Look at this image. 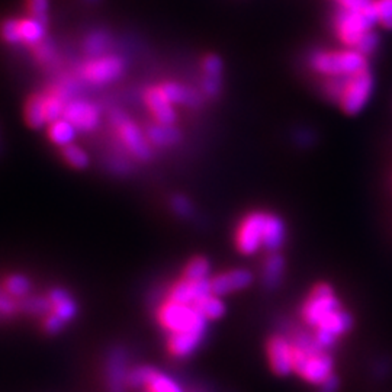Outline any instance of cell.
Wrapping results in <instances>:
<instances>
[{
    "label": "cell",
    "instance_id": "obj_27",
    "mask_svg": "<svg viewBox=\"0 0 392 392\" xmlns=\"http://www.w3.org/2000/svg\"><path fill=\"white\" fill-rule=\"evenodd\" d=\"M19 311L30 315H42L47 317L51 314L53 307L49 296H25L19 299Z\"/></svg>",
    "mask_w": 392,
    "mask_h": 392
},
{
    "label": "cell",
    "instance_id": "obj_11",
    "mask_svg": "<svg viewBox=\"0 0 392 392\" xmlns=\"http://www.w3.org/2000/svg\"><path fill=\"white\" fill-rule=\"evenodd\" d=\"M124 61L117 56H102L89 60L82 67V77L90 84H108L124 73Z\"/></svg>",
    "mask_w": 392,
    "mask_h": 392
},
{
    "label": "cell",
    "instance_id": "obj_25",
    "mask_svg": "<svg viewBox=\"0 0 392 392\" xmlns=\"http://www.w3.org/2000/svg\"><path fill=\"white\" fill-rule=\"evenodd\" d=\"M109 45H110V35L103 30H96L86 37L83 49L90 58H98L105 56Z\"/></svg>",
    "mask_w": 392,
    "mask_h": 392
},
{
    "label": "cell",
    "instance_id": "obj_2",
    "mask_svg": "<svg viewBox=\"0 0 392 392\" xmlns=\"http://www.w3.org/2000/svg\"><path fill=\"white\" fill-rule=\"evenodd\" d=\"M293 350V374L310 385L320 386L334 375V358L317 343L311 330L291 329L288 334Z\"/></svg>",
    "mask_w": 392,
    "mask_h": 392
},
{
    "label": "cell",
    "instance_id": "obj_23",
    "mask_svg": "<svg viewBox=\"0 0 392 392\" xmlns=\"http://www.w3.org/2000/svg\"><path fill=\"white\" fill-rule=\"evenodd\" d=\"M25 121L31 128H42L49 125L45 95H35L28 99L25 105Z\"/></svg>",
    "mask_w": 392,
    "mask_h": 392
},
{
    "label": "cell",
    "instance_id": "obj_22",
    "mask_svg": "<svg viewBox=\"0 0 392 392\" xmlns=\"http://www.w3.org/2000/svg\"><path fill=\"white\" fill-rule=\"evenodd\" d=\"M18 32H19V42H24L35 47L37 44L44 41L45 24L32 16L25 19H18Z\"/></svg>",
    "mask_w": 392,
    "mask_h": 392
},
{
    "label": "cell",
    "instance_id": "obj_20",
    "mask_svg": "<svg viewBox=\"0 0 392 392\" xmlns=\"http://www.w3.org/2000/svg\"><path fill=\"white\" fill-rule=\"evenodd\" d=\"M163 90L165 96L173 103V105H183V106H191L196 108L202 103V96L198 90L183 86L180 83L167 82L160 86Z\"/></svg>",
    "mask_w": 392,
    "mask_h": 392
},
{
    "label": "cell",
    "instance_id": "obj_38",
    "mask_svg": "<svg viewBox=\"0 0 392 392\" xmlns=\"http://www.w3.org/2000/svg\"><path fill=\"white\" fill-rule=\"evenodd\" d=\"M222 89V77H202V91L210 98H215L220 95Z\"/></svg>",
    "mask_w": 392,
    "mask_h": 392
},
{
    "label": "cell",
    "instance_id": "obj_17",
    "mask_svg": "<svg viewBox=\"0 0 392 392\" xmlns=\"http://www.w3.org/2000/svg\"><path fill=\"white\" fill-rule=\"evenodd\" d=\"M285 276V259L279 251L267 253V256L263 259L262 263V285L267 291H276L284 281Z\"/></svg>",
    "mask_w": 392,
    "mask_h": 392
},
{
    "label": "cell",
    "instance_id": "obj_21",
    "mask_svg": "<svg viewBox=\"0 0 392 392\" xmlns=\"http://www.w3.org/2000/svg\"><path fill=\"white\" fill-rule=\"evenodd\" d=\"M147 140L156 147H172L182 140V134L175 125L166 124H151L146 129Z\"/></svg>",
    "mask_w": 392,
    "mask_h": 392
},
{
    "label": "cell",
    "instance_id": "obj_28",
    "mask_svg": "<svg viewBox=\"0 0 392 392\" xmlns=\"http://www.w3.org/2000/svg\"><path fill=\"white\" fill-rule=\"evenodd\" d=\"M211 263L205 258H194L189 260L183 270V278L191 281H201V279H210L211 278Z\"/></svg>",
    "mask_w": 392,
    "mask_h": 392
},
{
    "label": "cell",
    "instance_id": "obj_40",
    "mask_svg": "<svg viewBox=\"0 0 392 392\" xmlns=\"http://www.w3.org/2000/svg\"><path fill=\"white\" fill-rule=\"evenodd\" d=\"M65 327V322L58 318L56 314H49L47 317H44V330L49 334H58L61 330Z\"/></svg>",
    "mask_w": 392,
    "mask_h": 392
},
{
    "label": "cell",
    "instance_id": "obj_43",
    "mask_svg": "<svg viewBox=\"0 0 392 392\" xmlns=\"http://www.w3.org/2000/svg\"><path fill=\"white\" fill-rule=\"evenodd\" d=\"M87 2H98V0H87Z\"/></svg>",
    "mask_w": 392,
    "mask_h": 392
},
{
    "label": "cell",
    "instance_id": "obj_5",
    "mask_svg": "<svg viewBox=\"0 0 392 392\" xmlns=\"http://www.w3.org/2000/svg\"><path fill=\"white\" fill-rule=\"evenodd\" d=\"M341 307V299L337 296L334 288L327 282H318L299 307V317L310 330H314Z\"/></svg>",
    "mask_w": 392,
    "mask_h": 392
},
{
    "label": "cell",
    "instance_id": "obj_33",
    "mask_svg": "<svg viewBox=\"0 0 392 392\" xmlns=\"http://www.w3.org/2000/svg\"><path fill=\"white\" fill-rule=\"evenodd\" d=\"M378 24L385 30H392V0H375Z\"/></svg>",
    "mask_w": 392,
    "mask_h": 392
},
{
    "label": "cell",
    "instance_id": "obj_42",
    "mask_svg": "<svg viewBox=\"0 0 392 392\" xmlns=\"http://www.w3.org/2000/svg\"><path fill=\"white\" fill-rule=\"evenodd\" d=\"M339 389H340V379L336 374L331 375L324 384H321L318 386V392H339Z\"/></svg>",
    "mask_w": 392,
    "mask_h": 392
},
{
    "label": "cell",
    "instance_id": "obj_31",
    "mask_svg": "<svg viewBox=\"0 0 392 392\" xmlns=\"http://www.w3.org/2000/svg\"><path fill=\"white\" fill-rule=\"evenodd\" d=\"M202 72L203 76L208 77H222L224 61L217 54H208L202 60Z\"/></svg>",
    "mask_w": 392,
    "mask_h": 392
},
{
    "label": "cell",
    "instance_id": "obj_37",
    "mask_svg": "<svg viewBox=\"0 0 392 392\" xmlns=\"http://www.w3.org/2000/svg\"><path fill=\"white\" fill-rule=\"evenodd\" d=\"M333 2H336L339 8L353 12H363L375 5V0H333Z\"/></svg>",
    "mask_w": 392,
    "mask_h": 392
},
{
    "label": "cell",
    "instance_id": "obj_35",
    "mask_svg": "<svg viewBox=\"0 0 392 392\" xmlns=\"http://www.w3.org/2000/svg\"><path fill=\"white\" fill-rule=\"evenodd\" d=\"M27 6L32 18L44 22V24H47L49 8H50L49 0H27Z\"/></svg>",
    "mask_w": 392,
    "mask_h": 392
},
{
    "label": "cell",
    "instance_id": "obj_34",
    "mask_svg": "<svg viewBox=\"0 0 392 392\" xmlns=\"http://www.w3.org/2000/svg\"><path fill=\"white\" fill-rule=\"evenodd\" d=\"M170 208L173 213L182 218H189L194 214V205L189 198L183 195H175L170 199Z\"/></svg>",
    "mask_w": 392,
    "mask_h": 392
},
{
    "label": "cell",
    "instance_id": "obj_16",
    "mask_svg": "<svg viewBox=\"0 0 392 392\" xmlns=\"http://www.w3.org/2000/svg\"><path fill=\"white\" fill-rule=\"evenodd\" d=\"M144 101L147 108L150 109L154 121L158 124L175 125L177 115L175 110V105L165 96L161 87H150L146 90Z\"/></svg>",
    "mask_w": 392,
    "mask_h": 392
},
{
    "label": "cell",
    "instance_id": "obj_39",
    "mask_svg": "<svg viewBox=\"0 0 392 392\" xmlns=\"http://www.w3.org/2000/svg\"><path fill=\"white\" fill-rule=\"evenodd\" d=\"M2 37L9 44H19V32H18V19H6L2 28H0Z\"/></svg>",
    "mask_w": 392,
    "mask_h": 392
},
{
    "label": "cell",
    "instance_id": "obj_15",
    "mask_svg": "<svg viewBox=\"0 0 392 392\" xmlns=\"http://www.w3.org/2000/svg\"><path fill=\"white\" fill-rule=\"evenodd\" d=\"M210 279L191 281L186 278H182L169 289L167 299H172V301H176L180 304L195 305L201 298L213 293Z\"/></svg>",
    "mask_w": 392,
    "mask_h": 392
},
{
    "label": "cell",
    "instance_id": "obj_14",
    "mask_svg": "<svg viewBox=\"0 0 392 392\" xmlns=\"http://www.w3.org/2000/svg\"><path fill=\"white\" fill-rule=\"evenodd\" d=\"M63 118H65L77 131L89 132L94 131L99 124V110L94 103L75 99L65 103Z\"/></svg>",
    "mask_w": 392,
    "mask_h": 392
},
{
    "label": "cell",
    "instance_id": "obj_8",
    "mask_svg": "<svg viewBox=\"0 0 392 392\" xmlns=\"http://www.w3.org/2000/svg\"><path fill=\"white\" fill-rule=\"evenodd\" d=\"M374 87L375 79L369 68L350 76L339 102L341 110L346 115H350V117L360 113L367 105V102L371 101Z\"/></svg>",
    "mask_w": 392,
    "mask_h": 392
},
{
    "label": "cell",
    "instance_id": "obj_30",
    "mask_svg": "<svg viewBox=\"0 0 392 392\" xmlns=\"http://www.w3.org/2000/svg\"><path fill=\"white\" fill-rule=\"evenodd\" d=\"M61 156L75 169H86L89 166V156L79 146L70 144L61 148Z\"/></svg>",
    "mask_w": 392,
    "mask_h": 392
},
{
    "label": "cell",
    "instance_id": "obj_26",
    "mask_svg": "<svg viewBox=\"0 0 392 392\" xmlns=\"http://www.w3.org/2000/svg\"><path fill=\"white\" fill-rule=\"evenodd\" d=\"M195 307L208 321L220 320L221 317H224V314L227 311L222 298L218 295H214V293H210V295L201 298L199 301L195 304Z\"/></svg>",
    "mask_w": 392,
    "mask_h": 392
},
{
    "label": "cell",
    "instance_id": "obj_7",
    "mask_svg": "<svg viewBox=\"0 0 392 392\" xmlns=\"http://www.w3.org/2000/svg\"><path fill=\"white\" fill-rule=\"evenodd\" d=\"M109 120L118 131L120 141L127 148V151L131 153V156L141 161L151 158V144L147 140L146 132H143L140 127L128 120L125 113L117 109L110 112Z\"/></svg>",
    "mask_w": 392,
    "mask_h": 392
},
{
    "label": "cell",
    "instance_id": "obj_3",
    "mask_svg": "<svg viewBox=\"0 0 392 392\" xmlns=\"http://www.w3.org/2000/svg\"><path fill=\"white\" fill-rule=\"evenodd\" d=\"M310 65L314 72L324 77L352 76L366 70L367 57L356 49L320 50L310 57Z\"/></svg>",
    "mask_w": 392,
    "mask_h": 392
},
{
    "label": "cell",
    "instance_id": "obj_24",
    "mask_svg": "<svg viewBox=\"0 0 392 392\" xmlns=\"http://www.w3.org/2000/svg\"><path fill=\"white\" fill-rule=\"evenodd\" d=\"M49 137L51 143H54L58 147H67L73 144L77 129L68 122L65 118H60L51 124H49Z\"/></svg>",
    "mask_w": 392,
    "mask_h": 392
},
{
    "label": "cell",
    "instance_id": "obj_10",
    "mask_svg": "<svg viewBox=\"0 0 392 392\" xmlns=\"http://www.w3.org/2000/svg\"><path fill=\"white\" fill-rule=\"evenodd\" d=\"M266 359L274 375L285 378L293 374V350L286 334L276 333L267 339Z\"/></svg>",
    "mask_w": 392,
    "mask_h": 392
},
{
    "label": "cell",
    "instance_id": "obj_12",
    "mask_svg": "<svg viewBox=\"0 0 392 392\" xmlns=\"http://www.w3.org/2000/svg\"><path fill=\"white\" fill-rule=\"evenodd\" d=\"M211 291L214 295L225 296L234 292H240L251 286L255 282V274L247 269H229L227 272H221L210 279Z\"/></svg>",
    "mask_w": 392,
    "mask_h": 392
},
{
    "label": "cell",
    "instance_id": "obj_32",
    "mask_svg": "<svg viewBox=\"0 0 392 392\" xmlns=\"http://www.w3.org/2000/svg\"><path fill=\"white\" fill-rule=\"evenodd\" d=\"M378 47H379V35L375 32V30H372V31L366 32V34L359 39V42L356 44V47H355V49H356L359 53H362L363 56L369 57V56H372V54L377 51Z\"/></svg>",
    "mask_w": 392,
    "mask_h": 392
},
{
    "label": "cell",
    "instance_id": "obj_41",
    "mask_svg": "<svg viewBox=\"0 0 392 392\" xmlns=\"http://www.w3.org/2000/svg\"><path fill=\"white\" fill-rule=\"evenodd\" d=\"M35 56L39 61L47 63L54 57V47L50 42L41 41L39 44L35 45Z\"/></svg>",
    "mask_w": 392,
    "mask_h": 392
},
{
    "label": "cell",
    "instance_id": "obj_29",
    "mask_svg": "<svg viewBox=\"0 0 392 392\" xmlns=\"http://www.w3.org/2000/svg\"><path fill=\"white\" fill-rule=\"evenodd\" d=\"M4 288L8 291L9 295H12L13 298L22 299L30 295L31 292V281L30 278L24 274H11L6 278Z\"/></svg>",
    "mask_w": 392,
    "mask_h": 392
},
{
    "label": "cell",
    "instance_id": "obj_19",
    "mask_svg": "<svg viewBox=\"0 0 392 392\" xmlns=\"http://www.w3.org/2000/svg\"><path fill=\"white\" fill-rule=\"evenodd\" d=\"M47 296L51 301L53 314L61 318L65 324L73 321V318L77 315V304L70 292L63 288H53Z\"/></svg>",
    "mask_w": 392,
    "mask_h": 392
},
{
    "label": "cell",
    "instance_id": "obj_18",
    "mask_svg": "<svg viewBox=\"0 0 392 392\" xmlns=\"http://www.w3.org/2000/svg\"><path fill=\"white\" fill-rule=\"evenodd\" d=\"M203 339L205 336L195 334V333L169 334L167 349L172 356L177 359H186L201 348Z\"/></svg>",
    "mask_w": 392,
    "mask_h": 392
},
{
    "label": "cell",
    "instance_id": "obj_4",
    "mask_svg": "<svg viewBox=\"0 0 392 392\" xmlns=\"http://www.w3.org/2000/svg\"><path fill=\"white\" fill-rule=\"evenodd\" d=\"M157 320L169 334L195 333L206 336L210 322L195 305L180 304L167 298L157 310Z\"/></svg>",
    "mask_w": 392,
    "mask_h": 392
},
{
    "label": "cell",
    "instance_id": "obj_36",
    "mask_svg": "<svg viewBox=\"0 0 392 392\" xmlns=\"http://www.w3.org/2000/svg\"><path fill=\"white\" fill-rule=\"evenodd\" d=\"M19 311V303L8 293V291L0 286V315H13Z\"/></svg>",
    "mask_w": 392,
    "mask_h": 392
},
{
    "label": "cell",
    "instance_id": "obj_9",
    "mask_svg": "<svg viewBox=\"0 0 392 392\" xmlns=\"http://www.w3.org/2000/svg\"><path fill=\"white\" fill-rule=\"evenodd\" d=\"M128 386L134 389L144 388L146 392H184L183 386L173 377L148 365L131 367Z\"/></svg>",
    "mask_w": 392,
    "mask_h": 392
},
{
    "label": "cell",
    "instance_id": "obj_6",
    "mask_svg": "<svg viewBox=\"0 0 392 392\" xmlns=\"http://www.w3.org/2000/svg\"><path fill=\"white\" fill-rule=\"evenodd\" d=\"M378 15L375 5L363 12H353L339 8L334 15V28L340 41L349 49H355L359 39L369 31L375 30Z\"/></svg>",
    "mask_w": 392,
    "mask_h": 392
},
{
    "label": "cell",
    "instance_id": "obj_13",
    "mask_svg": "<svg viewBox=\"0 0 392 392\" xmlns=\"http://www.w3.org/2000/svg\"><path fill=\"white\" fill-rule=\"evenodd\" d=\"M131 372L129 356L125 349H113L108 356L106 381L109 392H127L128 375Z\"/></svg>",
    "mask_w": 392,
    "mask_h": 392
},
{
    "label": "cell",
    "instance_id": "obj_1",
    "mask_svg": "<svg viewBox=\"0 0 392 392\" xmlns=\"http://www.w3.org/2000/svg\"><path fill=\"white\" fill-rule=\"evenodd\" d=\"M286 240L285 221L274 213L250 211L237 224L234 244L244 256H255L259 251H279Z\"/></svg>",
    "mask_w": 392,
    "mask_h": 392
}]
</instances>
